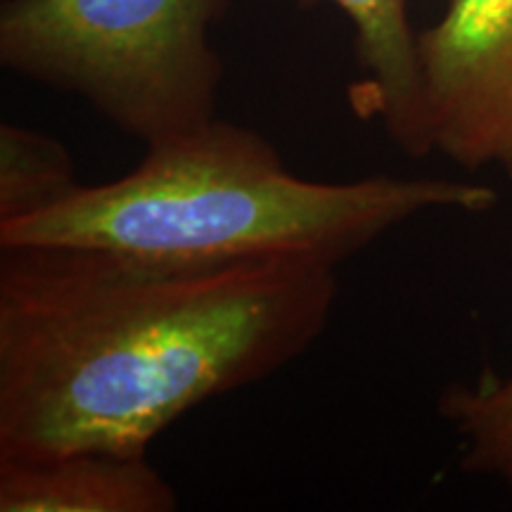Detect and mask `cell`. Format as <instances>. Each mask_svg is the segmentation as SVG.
I'll list each match as a JSON object with an SVG mask.
<instances>
[{"label":"cell","instance_id":"1","mask_svg":"<svg viewBox=\"0 0 512 512\" xmlns=\"http://www.w3.org/2000/svg\"><path fill=\"white\" fill-rule=\"evenodd\" d=\"M337 294L313 259L0 247V460L147 456L192 408L297 361Z\"/></svg>","mask_w":512,"mask_h":512},{"label":"cell","instance_id":"2","mask_svg":"<svg viewBox=\"0 0 512 512\" xmlns=\"http://www.w3.org/2000/svg\"><path fill=\"white\" fill-rule=\"evenodd\" d=\"M489 185L368 176L311 181L261 133L211 119L147 147L117 181L79 185L41 214L0 223V247H88L157 261L313 259L339 266L425 211L482 214Z\"/></svg>","mask_w":512,"mask_h":512},{"label":"cell","instance_id":"3","mask_svg":"<svg viewBox=\"0 0 512 512\" xmlns=\"http://www.w3.org/2000/svg\"><path fill=\"white\" fill-rule=\"evenodd\" d=\"M230 0H5L0 62L79 95L145 147L216 117L223 79L209 31Z\"/></svg>","mask_w":512,"mask_h":512},{"label":"cell","instance_id":"4","mask_svg":"<svg viewBox=\"0 0 512 512\" xmlns=\"http://www.w3.org/2000/svg\"><path fill=\"white\" fill-rule=\"evenodd\" d=\"M418 53L434 150L512 181V0H448Z\"/></svg>","mask_w":512,"mask_h":512},{"label":"cell","instance_id":"5","mask_svg":"<svg viewBox=\"0 0 512 512\" xmlns=\"http://www.w3.org/2000/svg\"><path fill=\"white\" fill-rule=\"evenodd\" d=\"M174 486L147 456L76 451L0 460V512H174Z\"/></svg>","mask_w":512,"mask_h":512},{"label":"cell","instance_id":"6","mask_svg":"<svg viewBox=\"0 0 512 512\" xmlns=\"http://www.w3.org/2000/svg\"><path fill=\"white\" fill-rule=\"evenodd\" d=\"M332 3L356 31V55L366 83L356 102L382 121L401 152L425 157L434 152L432 128L422 91L418 34L408 19L411 0H306Z\"/></svg>","mask_w":512,"mask_h":512},{"label":"cell","instance_id":"7","mask_svg":"<svg viewBox=\"0 0 512 512\" xmlns=\"http://www.w3.org/2000/svg\"><path fill=\"white\" fill-rule=\"evenodd\" d=\"M79 185L62 140L10 121L0 124V223L41 214Z\"/></svg>","mask_w":512,"mask_h":512},{"label":"cell","instance_id":"8","mask_svg":"<svg viewBox=\"0 0 512 512\" xmlns=\"http://www.w3.org/2000/svg\"><path fill=\"white\" fill-rule=\"evenodd\" d=\"M439 413L463 444L460 467L512 489V375L446 387Z\"/></svg>","mask_w":512,"mask_h":512}]
</instances>
